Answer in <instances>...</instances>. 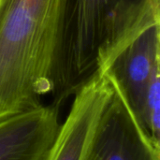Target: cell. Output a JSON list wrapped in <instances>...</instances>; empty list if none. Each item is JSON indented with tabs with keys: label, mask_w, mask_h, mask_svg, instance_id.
Masks as SVG:
<instances>
[{
	"label": "cell",
	"mask_w": 160,
	"mask_h": 160,
	"mask_svg": "<svg viewBox=\"0 0 160 160\" xmlns=\"http://www.w3.org/2000/svg\"><path fill=\"white\" fill-rule=\"evenodd\" d=\"M160 24V0H64L52 76L60 107L136 38Z\"/></svg>",
	"instance_id": "6da1fadb"
},
{
	"label": "cell",
	"mask_w": 160,
	"mask_h": 160,
	"mask_svg": "<svg viewBox=\"0 0 160 160\" xmlns=\"http://www.w3.org/2000/svg\"><path fill=\"white\" fill-rule=\"evenodd\" d=\"M64 0H0V119L52 92Z\"/></svg>",
	"instance_id": "7a4b0ae2"
},
{
	"label": "cell",
	"mask_w": 160,
	"mask_h": 160,
	"mask_svg": "<svg viewBox=\"0 0 160 160\" xmlns=\"http://www.w3.org/2000/svg\"><path fill=\"white\" fill-rule=\"evenodd\" d=\"M114 92L106 70H98L74 95L70 112L43 160H84Z\"/></svg>",
	"instance_id": "3957f363"
},
{
	"label": "cell",
	"mask_w": 160,
	"mask_h": 160,
	"mask_svg": "<svg viewBox=\"0 0 160 160\" xmlns=\"http://www.w3.org/2000/svg\"><path fill=\"white\" fill-rule=\"evenodd\" d=\"M84 160H160V145L138 123L115 85Z\"/></svg>",
	"instance_id": "277c9868"
},
{
	"label": "cell",
	"mask_w": 160,
	"mask_h": 160,
	"mask_svg": "<svg viewBox=\"0 0 160 160\" xmlns=\"http://www.w3.org/2000/svg\"><path fill=\"white\" fill-rule=\"evenodd\" d=\"M138 123L144 128V105L149 84L160 71V24L149 28L105 69Z\"/></svg>",
	"instance_id": "5b68a950"
},
{
	"label": "cell",
	"mask_w": 160,
	"mask_h": 160,
	"mask_svg": "<svg viewBox=\"0 0 160 160\" xmlns=\"http://www.w3.org/2000/svg\"><path fill=\"white\" fill-rule=\"evenodd\" d=\"M53 103L0 119V160H43L58 131Z\"/></svg>",
	"instance_id": "8992f818"
},
{
	"label": "cell",
	"mask_w": 160,
	"mask_h": 160,
	"mask_svg": "<svg viewBox=\"0 0 160 160\" xmlns=\"http://www.w3.org/2000/svg\"><path fill=\"white\" fill-rule=\"evenodd\" d=\"M144 128L151 139L160 145V71L154 75L147 90Z\"/></svg>",
	"instance_id": "52a82bcc"
}]
</instances>
